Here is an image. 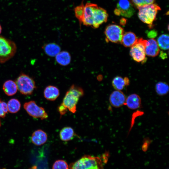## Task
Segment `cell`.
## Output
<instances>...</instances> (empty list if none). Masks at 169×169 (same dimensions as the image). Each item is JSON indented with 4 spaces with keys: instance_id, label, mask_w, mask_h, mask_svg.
Segmentation results:
<instances>
[{
    "instance_id": "1",
    "label": "cell",
    "mask_w": 169,
    "mask_h": 169,
    "mask_svg": "<svg viewBox=\"0 0 169 169\" xmlns=\"http://www.w3.org/2000/svg\"><path fill=\"white\" fill-rule=\"evenodd\" d=\"M108 17L107 12L104 8L96 4L87 3L84 5L81 23L96 28L106 22Z\"/></svg>"
},
{
    "instance_id": "2",
    "label": "cell",
    "mask_w": 169,
    "mask_h": 169,
    "mask_svg": "<svg viewBox=\"0 0 169 169\" xmlns=\"http://www.w3.org/2000/svg\"><path fill=\"white\" fill-rule=\"evenodd\" d=\"M84 95V91L81 87L72 85L67 91L60 105L67 110L73 113L76 111V106L79 98Z\"/></svg>"
},
{
    "instance_id": "3",
    "label": "cell",
    "mask_w": 169,
    "mask_h": 169,
    "mask_svg": "<svg viewBox=\"0 0 169 169\" xmlns=\"http://www.w3.org/2000/svg\"><path fill=\"white\" fill-rule=\"evenodd\" d=\"M69 168V169H103V166L100 157L86 155L71 163Z\"/></svg>"
},
{
    "instance_id": "4",
    "label": "cell",
    "mask_w": 169,
    "mask_h": 169,
    "mask_svg": "<svg viewBox=\"0 0 169 169\" xmlns=\"http://www.w3.org/2000/svg\"><path fill=\"white\" fill-rule=\"evenodd\" d=\"M17 50L16 45L13 41L0 36V63H5L11 59Z\"/></svg>"
},
{
    "instance_id": "5",
    "label": "cell",
    "mask_w": 169,
    "mask_h": 169,
    "mask_svg": "<svg viewBox=\"0 0 169 169\" xmlns=\"http://www.w3.org/2000/svg\"><path fill=\"white\" fill-rule=\"evenodd\" d=\"M139 10L138 16L143 23L151 25L156 18L160 7L156 4L152 3L137 7Z\"/></svg>"
},
{
    "instance_id": "6",
    "label": "cell",
    "mask_w": 169,
    "mask_h": 169,
    "mask_svg": "<svg viewBox=\"0 0 169 169\" xmlns=\"http://www.w3.org/2000/svg\"><path fill=\"white\" fill-rule=\"evenodd\" d=\"M18 90L21 93L25 95L32 94L36 88L35 81L28 75L21 73L15 81Z\"/></svg>"
},
{
    "instance_id": "7",
    "label": "cell",
    "mask_w": 169,
    "mask_h": 169,
    "mask_svg": "<svg viewBox=\"0 0 169 169\" xmlns=\"http://www.w3.org/2000/svg\"><path fill=\"white\" fill-rule=\"evenodd\" d=\"M148 41L142 38H138L136 42L131 48L130 54L135 61L144 62L146 58L145 49Z\"/></svg>"
},
{
    "instance_id": "8",
    "label": "cell",
    "mask_w": 169,
    "mask_h": 169,
    "mask_svg": "<svg viewBox=\"0 0 169 169\" xmlns=\"http://www.w3.org/2000/svg\"><path fill=\"white\" fill-rule=\"evenodd\" d=\"M104 33L107 42L121 43L124 31L120 26L114 24L109 25L106 28Z\"/></svg>"
},
{
    "instance_id": "9",
    "label": "cell",
    "mask_w": 169,
    "mask_h": 169,
    "mask_svg": "<svg viewBox=\"0 0 169 169\" xmlns=\"http://www.w3.org/2000/svg\"><path fill=\"white\" fill-rule=\"evenodd\" d=\"M24 109L31 116L42 120L47 119L48 115L44 108L38 106L34 101L26 102L23 105Z\"/></svg>"
},
{
    "instance_id": "10",
    "label": "cell",
    "mask_w": 169,
    "mask_h": 169,
    "mask_svg": "<svg viewBox=\"0 0 169 169\" xmlns=\"http://www.w3.org/2000/svg\"><path fill=\"white\" fill-rule=\"evenodd\" d=\"M135 10L128 0H119L114 12L116 15L130 18L134 14Z\"/></svg>"
},
{
    "instance_id": "11",
    "label": "cell",
    "mask_w": 169,
    "mask_h": 169,
    "mask_svg": "<svg viewBox=\"0 0 169 169\" xmlns=\"http://www.w3.org/2000/svg\"><path fill=\"white\" fill-rule=\"evenodd\" d=\"M126 97L120 90L114 91L110 95L109 102L111 105L115 108H119L125 105Z\"/></svg>"
},
{
    "instance_id": "12",
    "label": "cell",
    "mask_w": 169,
    "mask_h": 169,
    "mask_svg": "<svg viewBox=\"0 0 169 169\" xmlns=\"http://www.w3.org/2000/svg\"><path fill=\"white\" fill-rule=\"evenodd\" d=\"M46 133L41 130H38L34 131L31 137L32 142L37 146H40L44 144L47 140Z\"/></svg>"
},
{
    "instance_id": "13",
    "label": "cell",
    "mask_w": 169,
    "mask_h": 169,
    "mask_svg": "<svg viewBox=\"0 0 169 169\" xmlns=\"http://www.w3.org/2000/svg\"><path fill=\"white\" fill-rule=\"evenodd\" d=\"M148 41L146 47L145 52L146 55L150 57H155L158 55L160 49L156 41L153 38H151Z\"/></svg>"
},
{
    "instance_id": "14",
    "label": "cell",
    "mask_w": 169,
    "mask_h": 169,
    "mask_svg": "<svg viewBox=\"0 0 169 169\" xmlns=\"http://www.w3.org/2000/svg\"><path fill=\"white\" fill-rule=\"evenodd\" d=\"M141 103L140 97L137 94H133L126 98L125 105L130 109L135 110L140 107Z\"/></svg>"
},
{
    "instance_id": "15",
    "label": "cell",
    "mask_w": 169,
    "mask_h": 169,
    "mask_svg": "<svg viewBox=\"0 0 169 169\" xmlns=\"http://www.w3.org/2000/svg\"><path fill=\"white\" fill-rule=\"evenodd\" d=\"M44 97L47 100L54 101L59 97V91L56 87L53 85H49L45 89L44 92Z\"/></svg>"
},
{
    "instance_id": "16",
    "label": "cell",
    "mask_w": 169,
    "mask_h": 169,
    "mask_svg": "<svg viewBox=\"0 0 169 169\" xmlns=\"http://www.w3.org/2000/svg\"><path fill=\"white\" fill-rule=\"evenodd\" d=\"M42 48L47 55L52 57L55 56L61 50L60 46L55 43L46 44Z\"/></svg>"
},
{
    "instance_id": "17",
    "label": "cell",
    "mask_w": 169,
    "mask_h": 169,
    "mask_svg": "<svg viewBox=\"0 0 169 169\" xmlns=\"http://www.w3.org/2000/svg\"><path fill=\"white\" fill-rule=\"evenodd\" d=\"M3 89L5 93L9 96L14 95L18 90L15 81L12 80H8L5 81L3 85Z\"/></svg>"
},
{
    "instance_id": "18",
    "label": "cell",
    "mask_w": 169,
    "mask_h": 169,
    "mask_svg": "<svg viewBox=\"0 0 169 169\" xmlns=\"http://www.w3.org/2000/svg\"><path fill=\"white\" fill-rule=\"evenodd\" d=\"M129 79L127 77L124 78L119 76L115 77L112 80V84L114 88L116 90H122L125 86L129 84Z\"/></svg>"
},
{
    "instance_id": "19",
    "label": "cell",
    "mask_w": 169,
    "mask_h": 169,
    "mask_svg": "<svg viewBox=\"0 0 169 169\" xmlns=\"http://www.w3.org/2000/svg\"><path fill=\"white\" fill-rule=\"evenodd\" d=\"M138 38L133 33L127 32L124 33L121 43L126 47H131L136 41Z\"/></svg>"
},
{
    "instance_id": "20",
    "label": "cell",
    "mask_w": 169,
    "mask_h": 169,
    "mask_svg": "<svg viewBox=\"0 0 169 169\" xmlns=\"http://www.w3.org/2000/svg\"><path fill=\"white\" fill-rule=\"evenodd\" d=\"M59 135L60 138L62 141H67L72 140L75 134L72 128L67 126L64 127L60 130Z\"/></svg>"
},
{
    "instance_id": "21",
    "label": "cell",
    "mask_w": 169,
    "mask_h": 169,
    "mask_svg": "<svg viewBox=\"0 0 169 169\" xmlns=\"http://www.w3.org/2000/svg\"><path fill=\"white\" fill-rule=\"evenodd\" d=\"M55 57L57 62L61 65L66 66L70 62V55L66 51H60Z\"/></svg>"
},
{
    "instance_id": "22",
    "label": "cell",
    "mask_w": 169,
    "mask_h": 169,
    "mask_svg": "<svg viewBox=\"0 0 169 169\" xmlns=\"http://www.w3.org/2000/svg\"><path fill=\"white\" fill-rule=\"evenodd\" d=\"M8 111L12 113H15L20 109L21 104L19 101L15 99H12L9 100L7 104Z\"/></svg>"
},
{
    "instance_id": "23",
    "label": "cell",
    "mask_w": 169,
    "mask_h": 169,
    "mask_svg": "<svg viewBox=\"0 0 169 169\" xmlns=\"http://www.w3.org/2000/svg\"><path fill=\"white\" fill-rule=\"evenodd\" d=\"M155 90L157 94L161 96L166 95L169 91V86L166 82H159L155 86Z\"/></svg>"
},
{
    "instance_id": "24",
    "label": "cell",
    "mask_w": 169,
    "mask_h": 169,
    "mask_svg": "<svg viewBox=\"0 0 169 169\" xmlns=\"http://www.w3.org/2000/svg\"><path fill=\"white\" fill-rule=\"evenodd\" d=\"M169 35L167 34H163L160 35L157 39L158 45L161 49L164 50L169 49Z\"/></svg>"
},
{
    "instance_id": "25",
    "label": "cell",
    "mask_w": 169,
    "mask_h": 169,
    "mask_svg": "<svg viewBox=\"0 0 169 169\" xmlns=\"http://www.w3.org/2000/svg\"><path fill=\"white\" fill-rule=\"evenodd\" d=\"M84 5L82 3L74 9L75 16L81 23L84 13Z\"/></svg>"
},
{
    "instance_id": "26",
    "label": "cell",
    "mask_w": 169,
    "mask_h": 169,
    "mask_svg": "<svg viewBox=\"0 0 169 169\" xmlns=\"http://www.w3.org/2000/svg\"><path fill=\"white\" fill-rule=\"evenodd\" d=\"M53 169H69L67 163L63 160H58L53 164Z\"/></svg>"
},
{
    "instance_id": "27",
    "label": "cell",
    "mask_w": 169,
    "mask_h": 169,
    "mask_svg": "<svg viewBox=\"0 0 169 169\" xmlns=\"http://www.w3.org/2000/svg\"><path fill=\"white\" fill-rule=\"evenodd\" d=\"M8 111L7 104L0 100V117L3 118L5 117Z\"/></svg>"
},
{
    "instance_id": "28",
    "label": "cell",
    "mask_w": 169,
    "mask_h": 169,
    "mask_svg": "<svg viewBox=\"0 0 169 169\" xmlns=\"http://www.w3.org/2000/svg\"><path fill=\"white\" fill-rule=\"evenodd\" d=\"M137 7L153 3L155 0H131Z\"/></svg>"
},
{
    "instance_id": "29",
    "label": "cell",
    "mask_w": 169,
    "mask_h": 169,
    "mask_svg": "<svg viewBox=\"0 0 169 169\" xmlns=\"http://www.w3.org/2000/svg\"><path fill=\"white\" fill-rule=\"evenodd\" d=\"M147 35L150 38H154L157 35V33L154 30L151 31L148 33Z\"/></svg>"
},
{
    "instance_id": "30",
    "label": "cell",
    "mask_w": 169,
    "mask_h": 169,
    "mask_svg": "<svg viewBox=\"0 0 169 169\" xmlns=\"http://www.w3.org/2000/svg\"><path fill=\"white\" fill-rule=\"evenodd\" d=\"M160 56V57L163 59H164L167 57V54L166 53H164L163 51L161 52Z\"/></svg>"
},
{
    "instance_id": "31",
    "label": "cell",
    "mask_w": 169,
    "mask_h": 169,
    "mask_svg": "<svg viewBox=\"0 0 169 169\" xmlns=\"http://www.w3.org/2000/svg\"><path fill=\"white\" fill-rule=\"evenodd\" d=\"M124 19H123V20H122L120 22L121 24L122 25H124L126 23V21L125 22V20H124Z\"/></svg>"
},
{
    "instance_id": "32",
    "label": "cell",
    "mask_w": 169,
    "mask_h": 169,
    "mask_svg": "<svg viewBox=\"0 0 169 169\" xmlns=\"http://www.w3.org/2000/svg\"><path fill=\"white\" fill-rule=\"evenodd\" d=\"M2 28L1 25V24H0V34L2 32Z\"/></svg>"
},
{
    "instance_id": "33",
    "label": "cell",
    "mask_w": 169,
    "mask_h": 169,
    "mask_svg": "<svg viewBox=\"0 0 169 169\" xmlns=\"http://www.w3.org/2000/svg\"><path fill=\"white\" fill-rule=\"evenodd\" d=\"M1 126V120H0V127Z\"/></svg>"
},
{
    "instance_id": "34",
    "label": "cell",
    "mask_w": 169,
    "mask_h": 169,
    "mask_svg": "<svg viewBox=\"0 0 169 169\" xmlns=\"http://www.w3.org/2000/svg\"></svg>"
}]
</instances>
